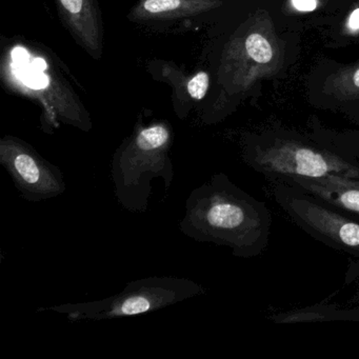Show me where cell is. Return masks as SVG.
Returning a JSON list of instances; mask_svg holds the SVG:
<instances>
[{
  "label": "cell",
  "instance_id": "5",
  "mask_svg": "<svg viewBox=\"0 0 359 359\" xmlns=\"http://www.w3.org/2000/svg\"><path fill=\"white\" fill-rule=\"evenodd\" d=\"M272 196L293 224L306 234L359 259V218L338 211L285 182H272Z\"/></svg>",
  "mask_w": 359,
  "mask_h": 359
},
{
  "label": "cell",
  "instance_id": "12",
  "mask_svg": "<svg viewBox=\"0 0 359 359\" xmlns=\"http://www.w3.org/2000/svg\"><path fill=\"white\" fill-rule=\"evenodd\" d=\"M210 77L208 73L198 72L188 81L187 90L189 95L195 100H203L209 89Z\"/></svg>",
  "mask_w": 359,
  "mask_h": 359
},
{
  "label": "cell",
  "instance_id": "14",
  "mask_svg": "<svg viewBox=\"0 0 359 359\" xmlns=\"http://www.w3.org/2000/svg\"><path fill=\"white\" fill-rule=\"evenodd\" d=\"M339 321H359V289L356 292V304L339 311Z\"/></svg>",
  "mask_w": 359,
  "mask_h": 359
},
{
  "label": "cell",
  "instance_id": "7",
  "mask_svg": "<svg viewBox=\"0 0 359 359\" xmlns=\"http://www.w3.org/2000/svg\"><path fill=\"white\" fill-rule=\"evenodd\" d=\"M56 4L76 43L98 60L102 54L104 29L97 0H56Z\"/></svg>",
  "mask_w": 359,
  "mask_h": 359
},
{
  "label": "cell",
  "instance_id": "8",
  "mask_svg": "<svg viewBox=\"0 0 359 359\" xmlns=\"http://www.w3.org/2000/svg\"><path fill=\"white\" fill-rule=\"evenodd\" d=\"M278 182L295 187L338 211L359 218V180L338 175L317 178L296 176Z\"/></svg>",
  "mask_w": 359,
  "mask_h": 359
},
{
  "label": "cell",
  "instance_id": "4",
  "mask_svg": "<svg viewBox=\"0 0 359 359\" xmlns=\"http://www.w3.org/2000/svg\"><path fill=\"white\" fill-rule=\"evenodd\" d=\"M248 167L271 182L285 178L344 176L359 180V161L327 147L313 146L293 138L250 142L243 150Z\"/></svg>",
  "mask_w": 359,
  "mask_h": 359
},
{
  "label": "cell",
  "instance_id": "3",
  "mask_svg": "<svg viewBox=\"0 0 359 359\" xmlns=\"http://www.w3.org/2000/svg\"><path fill=\"white\" fill-rule=\"evenodd\" d=\"M205 293V287L191 279L151 276L131 281L111 297L39 308L36 312L57 313L70 321L111 320L156 312Z\"/></svg>",
  "mask_w": 359,
  "mask_h": 359
},
{
  "label": "cell",
  "instance_id": "10",
  "mask_svg": "<svg viewBox=\"0 0 359 359\" xmlns=\"http://www.w3.org/2000/svg\"><path fill=\"white\" fill-rule=\"evenodd\" d=\"M339 306L336 304H315L308 308L279 313L272 316L275 323H329L339 321Z\"/></svg>",
  "mask_w": 359,
  "mask_h": 359
},
{
  "label": "cell",
  "instance_id": "1",
  "mask_svg": "<svg viewBox=\"0 0 359 359\" xmlns=\"http://www.w3.org/2000/svg\"><path fill=\"white\" fill-rule=\"evenodd\" d=\"M271 226L272 215L266 203L239 188L224 173L214 174L190 193L180 222L186 236L228 247L238 258L264 253Z\"/></svg>",
  "mask_w": 359,
  "mask_h": 359
},
{
  "label": "cell",
  "instance_id": "9",
  "mask_svg": "<svg viewBox=\"0 0 359 359\" xmlns=\"http://www.w3.org/2000/svg\"><path fill=\"white\" fill-rule=\"evenodd\" d=\"M216 6V0H142L134 8L131 18L140 22L188 18Z\"/></svg>",
  "mask_w": 359,
  "mask_h": 359
},
{
  "label": "cell",
  "instance_id": "11",
  "mask_svg": "<svg viewBox=\"0 0 359 359\" xmlns=\"http://www.w3.org/2000/svg\"><path fill=\"white\" fill-rule=\"evenodd\" d=\"M248 55L259 64H268L273 58L270 43L260 34H251L245 41Z\"/></svg>",
  "mask_w": 359,
  "mask_h": 359
},
{
  "label": "cell",
  "instance_id": "2",
  "mask_svg": "<svg viewBox=\"0 0 359 359\" xmlns=\"http://www.w3.org/2000/svg\"><path fill=\"white\" fill-rule=\"evenodd\" d=\"M173 133L165 121L137 126L115 151L111 177L115 196L123 209L146 212L152 193V180L161 178L165 190L171 187L174 167L171 151Z\"/></svg>",
  "mask_w": 359,
  "mask_h": 359
},
{
  "label": "cell",
  "instance_id": "17",
  "mask_svg": "<svg viewBox=\"0 0 359 359\" xmlns=\"http://www.w3.org/2000/svg\"><path fill=\"white\" fill-rule=\"evenodd\" d=\"M353 81H354L355 86L359 88V69L355 72L354 77H353Z\"/></svg>",
  "mask_w": 359,
  "mask_h": 359
},
{
  "label": "cell",
  "instance_id": "13",
  "mask_svg": "<svg viewBox=\"0 0 359 359\" xmlns=\"http://www.w3.org/2000/svg\"><path fill=\"white\" fill-rule=\"evenodd\" d=\"M329 148L340 153V154L344 155V156L351 157V158H355L358 161L359 142H340V144L329 147Z\"/></svg>",
  "mask_w": 359,
  "mask_h": 359
},
{
  "label": "cell",
  "instance_id": "15",
  "mask_svg": "<svg viewBox=\"0 0 359 359\" xmlns=\"http://www.w3.org/2000/svg\"><path fill=\"white\" fill-rule=\"evenodd\" d=\"M292 5L302 12H312L318 6V0H292Z\"/></svg>",
  "mask_w": 359,
  "mask_h": 359
},
{
  "label": "cell",
  "instance_id": "6",
  "mask_svg": "<svg viewBox=\"0 0 359 359\" xmlns=\"http://www.w3.org/2000/svg\"><path fill=\"white\" fill-rule=\"evenodd\" d=\"M0 163L31 203L55 198L67 190L62 170L20 138L8 135L0 140Z\"/></svg>",
  "mask_w": 359,
  "mask_h": 359
},
{
  "label": "cell",
  "instance_id": "16",
  "mask_svg": "<svg viewBox=\"0 0 359 359\" xmlns=\"http://www.w3.org/2000/svg\"><path fill=\"white\" fill-rule=\"evenodd\" d=\"M348 28L352 31L359 30V9L354 10L348 20Z\"/></svg>",
  "mask_w": 359,
  "mask_h": 359
}]
</instances>
